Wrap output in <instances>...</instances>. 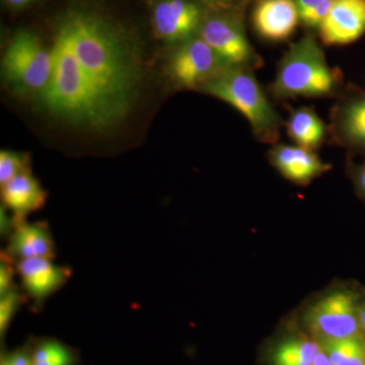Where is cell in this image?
Segmentation results:
<instances>
[{
    "label": "cell",
    "instance_id": "5b68a950",
    "mask_svg": "<svg viewBox=\"0 0 365 365\" xmlns=\"http://www.w3.org/2000/svg\"><path fill=\"white\" fill-rule=\"evenodd\" d=\"M2 76L18 93L40 95L51 78L53 55L34 34L14 36L1 61Z\"/></svg>",
    "mask_w": 365,
    "mask_h": 365
},
{
    "label": "cell",
    "instance_id": "f1b7e54d",
    "mask_svg": "<svg viewBox=\"0 0 365 365\" xmlns=\"http://www.w3.org/2000/svg\"><path fill=\"white\" fill-rule=\"evenodd\" d=\"M360 330L365 334V304L359 307Z\"/></svg>",
    "mask_w": 365,
    "mask_h": 365
},
{
    "label": "cell",
    "instance_id": "4fadbf2b",
    "mask_svg": "<svg viewBox=\"0 0 365 365\" xmlns=\"http://www.w3.org/2000/svg\"><path fill=\"white\" fill-rule=\"evenodd\" d=\"M268 158L271 165L285 179L299 186H307L331 170V165L323 162L314 151L299 145L274 144Z\"/></svg>",
    "mask_w": 365,
    "mask_h": 365
},
{
    "label": "cell",
    "instance_id": "9c48e42d",
    "mask_svg": "<svg viewBox=\"0 0 365 365\" xmlns=\"http://www.w3.org/2000/svg\"><path fill=\"white\" fill-rule=\"evenodd\" d=\"M205 16L196 0H160L153 9V32L158 39L180 45L198 35Z\"/></svg>",
    "mask_w": 365,
    "mask_h": 365
},
{
    "label": "cell",
    "instance_id": "8992f818",
    "mask_svg": "<svg viewBox=\"0 0 365 365\" xmlns=\"http://www.w3.org/2000/svg\"><path fill=\"white\" fill-rule=\"evenodd\" d=\"M359 299L354 292L346 288L324 294L307 309V328L323 343L359 336Z\"/></svg>",
    "mask_w": 365,
    "mask_h": 365
},
{
    "label": "cell",
    "instance_id": "d6986e66",
    "mask_svg": "<svg viewBox=\"0 0 365 365\" xmlns=\"http://www.w3.org/2000/svg\"><path fill=\"white\" fill-rule=\"evenodd\" d=\"M34 365H74L76 356L69 347L57 340H45L32 351Z\"/></svg>",
    "mask_w": 365,
    "mask_h": 365
},
{
    "label": "cell",
    "instance_id": "7a4b0ae2",
    "mask_svg": "<svg viewBox=\"0 0 365 365\" xmlns=\"http://www.w3.org/2000/svg\"><path fill=\"white\" fill-rule=\"evenodd\" d=\"M51 78L39 97L46 109L74 123L105 129L125 113L93 86L66 40L56 33Z\"/></svg>",
    "mask_w": 365,
    "mask_h": 365
},
{
    "label": "cell",
    "instance_id": "30bf717a",
    "mask_svg": "<svg viewBox=\"0 0 365 365\" xmlns=\"http://www.w3.org/2000/svg\"><path fill=\"white\" fill-rule=\"evenodd\" d=\"M318 30L326 46L356 42L365 34V0H334Z\"/></svg>",
    "mask_w": 365,
    "mask_h": 365
},
{
    "label": "cell",
    "instance_id": "d4e9b609",
    "mask_svg": "<svg viewBox=\"0 0 365 365\" xmlns=\"http://www.w3.org/2000/svg\"><path fill=\"white\" fill-rule=\"evenodd\" d=\"M337 365H365V342L362 341L356 349L353 350Z\"/></svg>",
    "mask_w": 365,
    "mask_h": 365
},
{
    "label": "cell",
    "instance_id": "4316f807",
    "mask_svg": "<svg viewBox=\"0 0 365 365\" xmlns=\"http://www.w3.org/2000/svg\"><path fill=\"white\" fill-rule=\"evenodd\" d=\"M313 365H334L324 351H319L314 359Z\"/></svg>",
    "mask_w": 365,
    "mask_h": 365
},
{
    "label": "cell",
    "instance_id": "ffe728a7",
    "mask_svg": "<svg viewBox=\"0 0 365 365\" xmlns=\"http://www.w3.org/2000/svg\"><path fill=\"white\" fill-rule=\"evenodd\" d=\"M31 172L30 155L16 151L0 153V186L24 173Z\"/></svg>",
    "mask_w": 365,
    "mask_h": 365
},
{
    "label": "cell",
    "instance_id": "52a82bcc",
    "mask_svg": "<svg viewBox=\"0 0 365 365\" xmlns=\"http://www.w3.org/2000/svg\"><path fill=\"white\" fill-rule=\"evenodd\" d=\"M198 36L220 57L227 67L259 68L263 60L250 44L239 14L232 11L206 14Z\"/></svg>",
    "mask_w": 365,
    "mask_h": 365
},
{
    "label": "cell",
    "instance_id": "9a60e30c",
    "mask_svg": "<svg viewBox=\"0 0 365 365\" xmlns=\"http://www.w3.org/2000/svg\"><path fill=\"white\" fill-rule=\"evenodd\" d=\"M47 193L32 173H24L1 186L4 205L13 212V228L45 205Z\"/></svg>",
    "mask_w": 365,
    "mask_h": 365
},
{
    "label": "cell",
    "instance_id": "603a6c76",
    "mask_svg": "<svg viewBox=\"0 0 365 365\" xmlns=\"http://www.w3.org/2000/svg\"><path fill=\"white\" fill-rule=\"evenodd\" d=\"M16 266H13V260L6 253L1 254V264H0V295L6 294L13 289L14 275Z\"/></svg>",
    "mask_w": 365,
    "mask_h": 365
},
{
    "label": "cell",
    "instance_id": "e0dca14e",
    "mask_svg": "<svg viewBox=\"0 0 365 365\" xmlns=\"http://www.w3.org/2000/svg\"><path fill=\"white\" fill-rule=\"evenodd\" d=\"M285 126L292 140L306 150H318L326 138V125L312 108L302 107L292 111Z\"/></svg>",
    "mask_w": 365,
    "mask_h": 365
},
{
    "label": "cell",
    "instance_id": "ac0fdd59",
    "mask_svg": "<svg viewBox=\"0 0 365 365\" xmlns=\"http://www.w3.org/2000/svg\"><path fill=\"white\" fill-rule=\"evenodd\" d=\"M321 351L316 341L307 338H289L276 348L273 354L274 365H313Z\"/></svg>",
    "mask_w": 365,
    "mask_h": 365
},
{
    "label": "cell",
    "instance_id": "83f0119b",
    "mask_svg": "<svg viewBox=\"0 0 365 365\" xmlns=\"http://www.w3.org/2000/svg\"><path fill=\"white\" fill-rule=\"evenodd\" d=\"M9 2V6L14 7H23L28 6L31 2H33L34 0H6Z\"/></svg>",
    "mask_w": 365,
    "mask_h": 365
},
{
    "label": "cell",
    "instance_id": "ba28073f",
    "mask_svg": "<svg viewBox=\"0 0 365 365\" xmlns=\"http://www.w3.org/2000/svg\"><path fill=\"white\" fill-rule=\"evenodd\" d=\"M228 68L200 37L195 36L178 45L170 61V74L180 88L195 90Z\"/></svg>",
    "mask_w": 365,
    "mask_h": 365
},
{
    "label": "cell",
    "instance_id": "f546056e",
    "mask_svg": "<svg viewBox=\"0 0 365 365\" xmlns=\"http://www.w3.org/2000/svg\"><path fill=\"white\" fill-rule=\"evenodd\" d=\"M204 1L208 2V4H215V6L225 7L232 4L235 0H204Z\"/></svg>",
    "mask_w": 365,
    "mask_h": 365
},
{
    "label": "cell",
    "instance_id": "2e32d148",
    "mask_svg": "<svg viewBox=\"0 0 365 365\" xmlns=\"http://www.w3.org/2000/svg\"><path fill=\"white\" fill-rule=\"evenodd\" d=\"M4 253L16 262L33 258L53 260L55 245L51 230L45 222H21L11 230Z\"/></svg>",
    "mask_w": 365,
    "mask_h": 365
},
{
    "label": "cell",
    "instance_id": "6da1fadb",
    "mask_svg": "<svg viewBox=\"0 0 365 365\" xmlns=\"http://www.w3.org/2000/svg\"><path fill=\"white\" fill-rule=\"evenodd\" d=\"M57 33L68 43L93 86L126 114L138 71L116 31L93 14L76 11L62 20Z\"/></svg>",
    "mask_w": 365,
    "mask_h": 365
},
{
    "label": "cell",
    "instance_id": "484cf974",
    "mask_svg": "<svg viewBox=\"0 0 365 365\" xmlns=\"http://www.w3.org/2000/svg\"><path fill=\"white\" fill-rule=\"evenodd\" d=\"M352 179L357 193L365 201V163L353 168Z\"/></svg>",
    "mask_w": 365,
    "mask_h": 365
},
{
    "label": "cell",
    "instance_id": "5bb4252c",
    "mask_svg": "<svg viewBox=\"0 0 365 365\" xmlns=\"http://www.w3.org/2000/svg\"><path fill=\"white\" fill-rule=\"evenodd\" d=\"M300 21L294 0H260L255 6V30L263 39L282 42L292 37Z\"/></svg>",
    "mask_w": 365,
    "mask_h": 365
},
{
    "label": "cell",
    "instance_id": "44dd1931",
    "mask_svg": "<svg viewBox=\"0 0 365 365\" xmlns=\"http://www.w3.org/2000/svg\"><path fill=\"white\" fill-rule=\"evenodd\" d=\"M300 21L307 28L319 29L332 7L334 0H294Z\"/></svg>",
    "mask_w": 365,
    "mask_h": 365
},
{
    "label": "cell",
    "instance_id": "cb8c5ba5",
    "mask_svg": "<svg viewBox=\"0 0 365 365\" xmlns=\"http://www.w3.org/2000/svg\"><path fill=\"white\" fill-rule=\"evenodd\" d=\"M0 365H34L32 352L26 349L14 350L2 355Z\"/></svg>",
    "mask_w": 365,
    "mask_h": 365
},
{
    "label": "cell",
    "instance_id": "7c38bea8",
    "mask_svg": "<svg viewBox=\"0 0 365 365\" xmlns=\"http://www.w3.org/2000/svg\"><path fill=\"white\" fill-rule=\"evenodd\" d=\"M331 132L340 145L365 153V91L341 98L331 115Z\"/></svg>",
    "mask_w": 365,
    "mask_h": 365
},
{
    "label": "cell",
    "instance_id": "8fae6325",
    "mask_svg": "<svg viewBox=\"0 0 365 365\" xmlns=\"http://www.w3.org/2000/svg\"><path fill=\"white\" fill-rule=\"evenodd\" d=\"M16 273L35 307L43 306L46 300L58 292L71 277L68 268L56 265L51 259L43 258L16 261Z\"/></svg>",
    "mask_w": 365,
    "mask_h": 365
},
{
    "label": "cell",
    "instance_id": "7402d4cb",
    "mask_svg": "<svg viewBox=\"0 0 365 365\" xmlns=\"http://www.w3.org/2000/svg\"><path fill=\"white\" fill-rule=\"evenodd\" d=\"M24 302L23 294L16 287L0 295V336H6L7 329L11 325L14 316L21 309Z\"/></svg>",
    "mask_w": 365,
    "mask_h": 365
},
{
    "label": "cell",
    "instance_id": "277c9868",
    "mask_svg": "<svg viewBox=\"0 0 365 365\" xmlns=\"http://www.w3.org/2000/svg\"><path fill=\"white\" fill-rule=\"evenodd\" d=\"M200 90L241 113L259 141L272 145L277 143L284 123L262 90L253 69L228 67L204 83Z\"/></svg>",
    "mask_w": 365,
    "mask_h": 365
},
{
    "label": "cell",
    "instance_id": "3957f363",
    "mask_svg": "<svg viewBox=\"0 0 365 365\" xmlns=\"http://www.w3.org/2000/svg\"><path fill=\"white\" fill-rule=\"evenodd\" d=\"M342 83V73L329 66L318 41L307 35L292 43L283 55L270 91L280 100L324 98L336 95Z\"/></svg>",
    "mask_w": 365,
    "mask_h": 365
}]
</instances>
